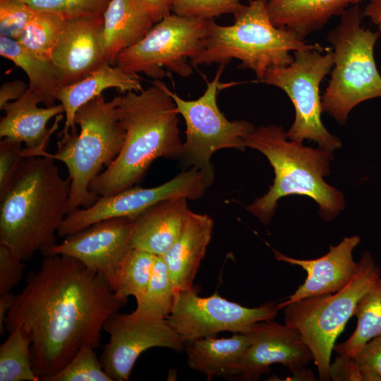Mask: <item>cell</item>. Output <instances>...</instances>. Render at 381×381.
<instances>
[{"mask_svg": "<svg viewBox=\"0 0 381 381\" xmlns=\"http://www.w3.org/2000/svg\"><path fill=\"white\" fill-rule=\"evenodd\" d=\"M126 303L78 260L49 255L14 295L4 326L28 333L34 371L45 381L83 347L98 348L105 322Z\"/></svg>", "mask_w": 381, "mask_h": 381, "instance_id": "1", "label": "cell"}, {"mask_svg": "<svg viewBox=\"0 0 381 381\" xmlns=\"http://www.w3.org/2000/svg\"><path fill=\"white\" fill-rule=\"evenodd\" d=\"M116 98L125 142L117 157L90 185V190L99 197L141 182L155 159L181 158L182 155L179 114L164 83L155 79L147 89L129 91Z\"/></svg>", "mask_w": 381, "mask_h": 381, "instance_id": "2", "label": "cell"}, {"mask_svg": "<svg viewBox=\"0 0 381 381\" xmlns=\"http://www.w3.org/2000/svg\"><path fill=\"white\" fill-rule=\"evenodd\" d=\"M46 152L25 158L0 198V243L23 261L49 253L68 213L71 179L61 177Z\"/></svg>", "mask_w": 381, "mask_h": 381, "instance_id": "3", "label": "cell"}, {"mask_svg": "<svg viewBox=\"0 0 381 381\" xmlns=\"http://www.w3.org/2000/svg\"><path fill=\"white\" fill-rule=\"evenodd\" d=\"M287 138L283 128L274 125L255 128L245 138L246 147L260 151L267 158L275 176L268 191L246 210L267 225L280 198L300 195L311 198L318 204L322 219H333L344 208V197L323 179L329 173L332 152L306 147L301 142Z\"/></svg>", "mask_w": 381, "mask_h": 381, "instance_id": "4", "label": "cell"}, {"mask_svg": "<svg viewBox=\"0 0 381 381\" xmlns=\"http://www.w3.org/2000/svg\"><path fill=\"white\" fill-rule=\"evenodd\" d=\"M267 0H248L235 14L234 23L220 25L210 21L203 49L190 60L193 66L241 61V68L252 70L258 81L272 67L290 64L293 52L325 51L320 44L307 43L296 32L275 26L267 10Z\"/></svg>", "mask_w": 381, "mask_h": 381, "instance_id": "5", "label": "cell"}, {"mask_svg": "<svg viewBox=\"0 0 381 381\" xmlns=\"http://www.w3.org/2000/svg\"><path fill=\"white\" fill-rule=\"evenodd\" d=\"M116 105V97L107 101L102 94L83 104L74 119L80 132L60 133L56 152H46L67 167L71 182L68 213L89 207L98 200L99 197L90 190V185L123 146L125 131L119 121Z\"/></svg>", "mask_w": 381, "mask_h": 381, "instance_id": "6", "label": "cell"}, {"mask_svg": "<svg viewBox=\"0 0 381 381\" xmlns=\"http://www.w3.org/2000/svg\"><path fill=\"white\" fill-rule=\"evenodd\" d=\"M365 18L359 5L340 16L339 23L329 31L327 41L333 49L331 78L322 96V110L341 124L360 103L381 97V75L374 58L380 32L362 25Z\"/></svg>", "mask_w": 381, "mask_h": 381, "instance_id": "7", "label": "cell"}, {"mask_svg": "<svg viewBox=\"0 0 381 381\" xmlns=\"http://www.w3.org/2000/svg\"><path fill=\"white\" fill-rule=\"evenodd\" d=\"M369 252L358 262L351 280L337 292L307 297L286 306L285 325L296 329L310 349L322 381L330 380L331 354L335 341L354 315L362 296L380 277Z\"/></svg>", "mask_w": 381, "mask_h": 381, "instance_id": "8", "label": "cell"}, {"mask_svg": "<svg viewBox=\"0 0 381 381\" xmlns=\"http://www.w3.org/2000/svg\"><path fill=\"white\" fill-rule=\"evenodd\" d=\"M318 49L294 52L293 61L283 66L270 68L259 82L282 90L295 109V119L287 137L291 140H313L321 149L332 152L341 146L340 140L325 127L320 85L332 71V50L326 53Z\"/></svg>", "mask_w": 381, "mask_h": 381, "instance_id": "9", "label": "cell"}, {"mask_svg": "<svg viewBox=\"0 0 381 381\" xmlns=\"http://www.w3.org/2000/svg\"><path fill=\"white\" fill-rule=\"evenodd\" d=\"M225 65L220 64L212 80H206V90L194 100L182 99L165 85L186 122V140L181 157L183 164L203 171L211 183L214 176L211 163L213 154L225 148L244 151L245 138L255 129L248 121L228 120L217 106L218 92L224 86L219 80Z\"/></svg>", "mask_w": 381, "mask_h": 381, "instance_id": "10", "label": "cell"}, {"mask_svg": "<svg viewBox=\"0 0 381 381\" xmlns=\"http://www.w3.org/2000/svg\"><path fill=\"white\" fill-rule=\"evenodd\" d=\"M212 20L171 13L155 23L140 41L121 52L114 65L159 80L166 75L164 68L189 77L193 68L187 59H193L203 49Z\"/></svg>", "mask_w": 381, "mask_h": 381, "instance_id": "11", "label": "cell"}, {"mask_svg": "<svg viewBox=\"0 0 381 381\" xmlns=\"http://www.w3.org/2000/svg\"><path fill=\"white\" fill-rule=\"evenodd\" d=\"M279 309L274 302L247 308L222 298L217 293L198 296L195 286L176 294L174 306L167 318L184 342L215 337L221 332L247 334L259 322L273 320Z\"/></svg>", "mask_w": 381, "mask_h": 381, "instance_id": "12", "label": "cell"}, {"mask_svg": "<svg viewBox=\"0 0 381 381\" xmlns=\"http://www.w3.org/2000/svg\"><path fill=\"white\" fill-rule=\"evenodd\" d=\"M206 175L195 167L183 171L158 186H133L114 195L101 196L89 207L68 212L57 235L66 237L102 220L126 217L135 219L153 205L171 198H200L211 186Z\"/></svg>", "mask_w": 381, "mask_h": 381, "instance_id": "13", "label": "cell"}, {"mask_svg": "<svg viewBox=\"0 0 381 381\" xmlns=\"http://www.w3.org/2000/svg\"><path fill=\"white\" fill-rule=\"evenodd\" d=\"M109 335L100 357L104 370L116 381L128 380L140 355L152 347L181 352L185 342L167 319H152L119 312L103 326Z\"/></svg>", "mask_w": 381, "mask_h": 381, "instance_id": "14", "label": "cell"}, {"mask_svg": "<svg viewBox=\"0 0 381 381\" xmlns=\"http://www.w3.org/2000/svg\"><path fill=\"white\" fill-rule=\"evenodd\" d=\"M133 219L128 218L104 219L64 237L47 255H66L78 260L104 278L114 291L121 267L133 248Z\"/></svg>", "mask_w": 381, "mask_h": 381, "instance_id": "15", "label": "cell"}, {"mask_svg": "<svg viewBox=\"0 0 381 381\" xmlns=\"http://www.w3.org/2000/svg\"><path fill=\"white\" fill-rule=\"evenodd\" d=\"M252 341L231 372L241 380H256L279 363L293 374L303 370L313 356L300 333L272 320L257 322L252 331Z\"/></svg>", "mask_w": 381, "mask_h": 381, "instance_id": "16", "label": "cell"}, {"mask_svg": "<svg viewBox=\"0 0 381 381\" xmlns=\"http://www.w3.org/2000/svg\"><path fill=\"white\" fill-rule=\"evenodd\" d=\"M103 15L65 20L51 60L58 70L61 87L83 79L105 60Z\"/></svg>", "mask_w": 381, "mask_h": 381, "instance_id": "17", "label": "cell"}, {"mask_svg": "<svg viewBox=\"0 0 381 381\" xmlns=\"http://www.w3.org/2000/svg\"><path fill=\"white\" fill-rule=\"evenodd\" d=\"M40 98L28 89L18 99L1 108L5 116L0 121V137L25 145V158L39 156L46 151L52 135L58 129L64 113L59 104L39 107Z\"/></svg>", "mask_w": 381, "mask_h": 381, "instance_id": "18", "label": "cell"}, {"mask_svg": "<svg viewBox=\"0 0 381 381\" xmlns=\"http://www.w3.org/2000/svg\"><path fill=\"white\" fill-rule=\"evenodd\" d=\"M360 242L357 236L345 237L338 245L331 246L325 255L313 260H301L286 256L272 248L279 261L302 267L307 273L305 282L294 294L277 304L279 310L298 300L338 291L353 276L358 262L352 256L353 249Z\"/></svg>", "mask_w": 381, "mask_h": 381, "instance_id": "19", "label": "cell"}, {"mask_svg": "<svg viewBox=\"0 0 381 381\" xmlns=\"http://www.w3.org/2000/svg\"><path fill=\"white\" fill-rule=\"evenodd\" d=\"M213 220L190 210L177 238L163 255L177 293L193 286V281L211 240Z\"/></svg>", "mask_w": 381, "mask_h": 381, "instance_id": "20", "label": "cell"}, {"mask_svg": "<svg viewBox=\"0 0 381 381\" xmlns=\"http://www.w3.org/2000/svg\"><path fill=\"white\" fill-rule=\"evenodd\" d=\"M185 197L162 200L133 219L131 241L134 248L163 255L179 235L190 210Z\"/></svg>", "mask_w": 381, "mask_h": 381, "instance_id": "21", "label": "cell"}, {"mask_svg": "<svg viewBox=\"0 0 381 381\" xmlns=\"http://www.w3.org/2000/svg\"><path fill=\"white\" fill-rule=\"evenodd\" d=\"M109 88L117 89L123 93L143 90L138 74L104 62L83 79L62 86L57 90L56 100L60 102L65 113V124L60 133H78L74 121L77 111Z\"/></svg>", "mask_w": 381, "mask_h": 381, "instance_id": "22", "label": "cell"}, {"mask_svg": "<svg viewBox=\"0 0 381 381\" xmlns=\"http://www.w3.org/2000/svg\"><path fill=\"white\" fill-rule=\"evenodd\" d=\"M367 0H267L272 23L289 29L305 39L319 31L334 16H340L349 7Z\"/></svg>", "mask_w": 381, "mask_h": 381, "instance_id": "23", "label": "cell"}, {"mask_svg": "<svg viewBox=\"0 0 381 381\" xmlns=\"http://www.w3.org/2000/svg\"><path fill=\"white\" fill-rule=\"evenodd\" d=\"M103 19L104 55L111 65L121 52L140 41L155 24L136 0H111Z\"/></svg>", "mask_w": 381, "mask_h": 381, "instance_id": "24", "label": "cell"}, {"mask_svg": "<svg viewBox=\"0 0 381 381\" xmlns=\"http://www.w3.org/2000/svg\"><path fill=\"white\" fill-rule=\"evenodd\" d=\"M252 341L251 333H234L227 338L204 337L185 342L188 366L212 377L231 376Z\"/></svg>", "mask_w": 381, "mask_h": 381, "instance_id": "25", "label": "cell"}, {"mask_svg": "<svg viewBox=\"0 0 381 381\" xmlns=\"http://www.w3.org/2000/svg\"><path fill=\"white\" fill-rule=\"evenodd\" d=\"M0 55L11 61L28 75V89L36 94L47 107L54 105L60 76L51 59L32 54L16 40L0 35Z\"/></svg>", "mask_w": 381, "mask_h": 381, "instance_id": "26", "label": "cell"}, {"mask_svg": "<svg viewBox=\"0 0 381 381\" xmlns=\"http://www.w3.org/2000/svg\"><path fill=\"white\" fill-rule=\"evenodd\" d=\"M358 323L345 341L334 345L338 356L353 358L372 339L381 334V277L359 300L355 310Z\"/></svg>", "mask_w": 381, "mask_h": 381, "instance_id": "27", "label": "cell"}, {"mask_svg": "<svg viewBox=\"0 0 381 381\" xmlns=\"http://www.w3.org/2000/svg\"><path fill=\"white\" fill-rule=\"evenodd\" d=\"M176 294L163 257L157 255L148 286L133 313L152 319H167L174 306Z\"/></svg>", "mask_w": 381, "mask_h": 381, "instance_id": "28", "label": "cell"}, {"mask_svg": "<svg viewBox=\"0 0 381 381\" xmlns=\"http://www.w3.org/2000/svg\"><path fill=\"white\" fill-rule=\"evenodd\" d=\"M0 346L1 381H39L31 358V339L20 326L15 327Z\"/></svg>", "mask_w": 381, "mask_h": 381, "instance_id": "29", "label": "cell"}, {"mask_svg": "<svg viewBox=\"0 0 381 381\" xmlns=\"http://www.w3.org/2000/svg\"><path fill=\"white\" fill-rule=\"evenodd\" d=\"M65 19L46 12H37L25 26L18 43L39 57L51 59L62 33Z\"/></svg>", "mask_w": 381, "mask_h": 381, "instance_id": "30", "label": "cell"}, {"mask_svg": "<svg viewBox=\"0 0 381 381\" xmlns=\"http://www.w3.org/2000/svg\"><path fill=\"white\" fill-rule=\"evenodd\" d=\"M157 255L133 248L119 272L114 290L119 298L134 296L136 301L144 294L150 280Z\"/></svg>", "mask_w": 381, "mask_h": 381, "instance_id": "31", "label": "cell"}, {"mask_svg": "<svg viewBox=\"0 0 381 381\" xmlns=\"http://www.w3.org/2000/svg\"><path fill=\"white\" fill-rule=\"evenodd\" d=\"M90 346L83 347L58 373L45 381H113Z\"/></svg>", "mask_w": 381, "mask_h": 381, "instance_id": "32", "label": "cell"}, {"mask_svg": "<svg viewBox=\"0 0 381 381\" xmlns=\"http://www.w3.org/2000/svg\"><path fill=\"white\" fill-rule=\"evenodd\" d=\"M37 12L59 15L65 20L103 15L111 0H19Z\"/></svg>", "mask_w": 381, "mask_h": 381, "instance_id": "33", "label": "cell"}, {"mask_svg": "<svg viewBox=\"0 0 381 381\" xmlns=\"http://www.w3.org/2000/svg\"><path fill=\"white\" fill-rule=\"evenodd\" d=\"M243 0H172L171 13L180 16L204 20L224 14H235Z\"/></svg>", "mask_w": 381, "mask_h": 381, "instance_id": "34", "label": "cell"}, {"mask_svg": "<svg viewBox=\"0 0 381 381\" xmlns=\"http://www.w3.org/2000/svg\"><path fill=\"white\" fill-rule=\"evenodd\" d=\"M36 11L19 0H0V35L18 40Z\"/></svg>", "mask_w": 381, "mask_h": 381, "instance_id": "35", "label": "cell"}, {"mask_svg": "<svg viewBox=\"0 0 381 381\" xmlns=\"http://www.w3.org/2000/svg\"><path fill=\"white\" fill-rule=\"evenodd\" d=\"M21 143L1 138L0 142V198L9 189L25 157Z\"/></svg>", "mask_w": 381, "mask_h": 381, "instance_id": "36", "label": "cell"}, {"mask_svg": "<svg viewBox=\"0 0 381 381\" xmlns=\"http://www.w3.org/2000/svg\"><path fill=\"white\" fill-rule=\"evenodd\" d=\"M25 265L7 245L0 243V296L11 292L21 280Z\"/></svg>", "mask_w": 381, "mask_h": 381, "instance_id": "37", "label": "cell"}, {"mask_svg": "<svg viewBox=\"0 0 381 381\" xmlns=\"http://www.w3.org/2000/svg\"><path fill=\"white\" fill-rule=\"evenodd\" d=\"M352 359L361 368L381 377V334L370 340Z\"/></svg>", "mask_w": 381, "mask_h": 381, "instance_id": "38", "label": "cell"}, {"mask_svg": "<svg viewBox=\"0 0 381 381\" xmlns=\"http://www.w3.org/2000/svg\"><path fill=\"white\" fill-rule=\"evenodd\" d=\"M329 377L334 381H363V371L352 358L338 356L330 363Z\"/></svg>", "mask_w": 381, "mask_h": 381, "instance_id": "39", "label": "cell"}, {"mask_svg": "<svg viewBox=\"0 0 381 381\" xmlns=\"http://www.w3.org/2000/svg\"><path fill=\"white\" fill-rule=\"evenodd\" d=\"M154 23L171 13L172 0H136Z\"/></svg>", "mask_w": 381, "mask_h": 381, "instance_id": "40", "label": "cell"}, {"mask_svg": "<svg viewBox=\"0 0 381 381\" xmlns=\"http://www.w3.org/2000/svg\"><path fill=\"white\" fill-rule=\"evenodd\" d=\"M29 85L21 80L6 82L0 88V109L6 104L20 98L28 90Z\"/></svg>", "mask_w": 381, "mask_h": 381, "instance_id": "41", "label": "cell"}, {"mask_svg": "<svg viewBox=\"0 0 381 381\" xmlns=\"http://www.w3.org/2000/svg\"><path fill=\"white\" fill-rule=\"evenodd\" d=\"M14 294L12 292L0 296V334L4 335L5 334L6 328L4 326L5 319L9 311Z\"/></svg>", "mask_w": 381, "mask_h": 381, "instance_id": "42", "label": "cell"}, {"mask_svg": "<svg viewBox=\"0 0 381 381\" xmlns=\"http://www.w3.org/2000/svg\"><path fill=\"white\" fill-rule=\"evenodd\" d=\"M368 3L363 9L365 17L372 23L377 25L381 22V0H367Z\"/></svg>", "mask_w": 381, "mask_h": 381, "instance_id": "43", "label": "cell"}, {"mask_svg": "<svg viewBox=\"0 0 381 381\" xmlns=\"http://www.w3.org/2000/svg\"><path fill=\"white\" fill-rule=\"evenodd\" d=\"M377 27H378V30L380 33V36H381V22H380L377 25Z\"/></svg>", "mask_w": 381, "mask_h": 381, "instance_id": "44", "label": "cell"}]
</instances>
